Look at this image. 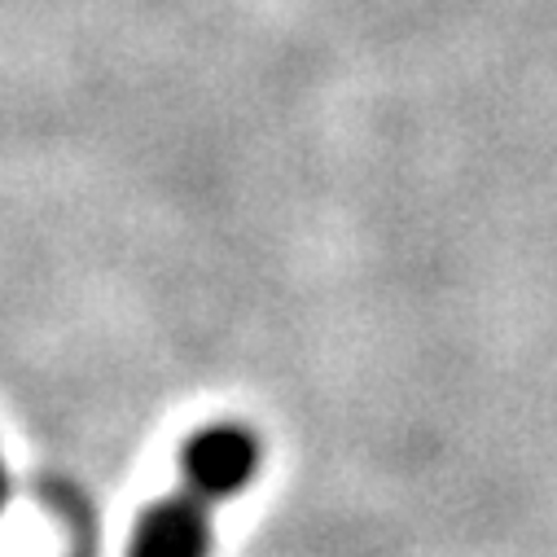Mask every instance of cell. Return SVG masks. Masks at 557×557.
Returning <instances> with one entry per match:
<instances>
[{
    "mask_svg": "<svg viewBox=\"0 0 557 557\" xmlns=\"http://www.w3.org/2000/svg\"><path fill=\"white\" fill-rule=\"evenodd\" d=\"M259 470V440L237 422H220L194 435L185 448V483L207 505L242 492Z\"/></svg>",
    "mask_w": 557,
    "mask_h": 557,
    "instance_id": "1",
    "label": "cell"
},
{
    "mask_svg": "<svg viewBox=\"0 0 557 557\" xmlns=\"http://www.w3.org/2000/svg\"><path fill=\"white\" fill-rule=\"evenodd\" d=\"M211 505L194 492L154 500L132 531L127 557H211Z\"/></svg>",
    "mask_w": 557,
    "mask_h": 557,
    "instance_id": "2",
    "label": "cell"
},
{
    "mask_svg": "<svg viewBox=\"0 0 557 557\" xmlns=\"http://www.w3.org/2000/svg\"><path fill=\"white\" fill-rule=\"evenodd\" d=\"M5 496H10V474H5V457H0V509H5Z\"/></svg>",
    "mask_w": 557,
    "mask_h": 557,
    "instance_id": "3",
    "label": "cell"
}]
</instances>
